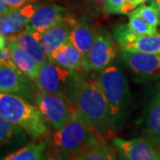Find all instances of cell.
Wrapping results in <instances>:
<instances>
[{
  "mask_svg": "<svg viewBox=\"0 0 160 160\" xmlns=\"http://www.w3.org/2000/svg\"><path fill=\"white\" fill-rule=\"evenodd\" d=\"M39 37L40 35L25 29L22 32L7 38L16 43L22 50L28 52L31 57L42 65L48 60V57L40 44Z\"/></svg>",
  "mask_w": 160,
  "mask_h": 160,
  "instance_id": "cell-19",
  "label": "cell"
},
{
  "mask_svg": "<svg viewBox=\"0 0 160 160\" xmlns=\"http://www.w3.org/2000/svg\"><path fill=\"white\" fill-rule=\"evenodd\" d=\"M38 90L34 81L30 80L15 67L0 66V92L14 94L26 100L34 99Z\"/></svg>",
  "mask_w": 160,
  "mask_h": 160,
  "instance_id": "cell-8",
  "label": "cell"
},
{
  "mask_svg": "<svg viewBox=\"0 0 160 160\" xmlns=\"http://www.w3.org/2000/svg\"><path fill=\"white\" fill-rule=\"evenodd\" d=\"M96 81L108 102L112 120L117 128L126 113L130 95L126 75L119 65L110 64L100 72Z\"/></svg>",
  "mask_w": 160,
  "mask_h": 160,
  "instance_id": "cell-4",
  "label": "cell"
},
{
  "mask_svg": "<svg viewBox=\"0 0 160 160\" xmlns=\"http://www.w3.org/2000/svg\"><path fill=\"white\" fill-rule=\"evenodd\" d=\"M2 1L6 2L12 9H17L26 5L35 3V0H2Z\"/></svg>",
  "mask_w": 160,
  "mask_h": 160,
  "instance_id": "cell-28",
  "label": "cell"
},
{
  "mask_svg": "<svg viewBox=\"0 0 160 160\" xmlns=\"http://www.w3.org/2000/svg\"><path fill=\"white\" fill-rule=\"evenodd\" d=\"M121 58L140 81L160 79V54L122 52Z\"/></svg>",
  "mask_w": 160,
  "mask_h": 160,
  "instance_id": "cell-9",
  "label": "cell"
},
{
  "mask_svg": "<svg viewBox=\"0 0 160 160\" xmlns=\"http://www.w3.org/2000/svg\"><path fill=\"white\" fill-rule=\"evenodd\" d=\"M141 6L140 0H108L102 10L107 14H126Z\"/></svg>",
  "mask_w": 160,
  "mask_h": 160,
  "instance_id": "cell-22",
  "label": "cell"
},
{
  "mask_svg": "<svg viewBox=\"0 0 160 160\" xmlns=\"http://www.w3.org/2000/svg\"><path fill=\"white\" fill-rule=\"evenodd\" d=\"M91 2H92L93 4H95V5H98V6H103L107 3V1L108 0H90Z\"/></svg>",
  "mask_w": 160,
  "mask_h": 160,
  "instance_id": "cell-31",
  "label": "cell"
},
{
  "mask_svg": "<svg viewBox=\"0 0 160 160\" xmlns=\"http://www.w3.org/2000/svg\"><path fill=\"white\" fill-rule=\"evenodd\" d=\"M74 75V71L61 68L48 59L41 66L36 85L41 91L67 96Z\"/></svg>",
  "mask_w": 160,
  "mask_h": 160,
  "instance_id": "cell-6",
  "label": "cell"
},
{
  "mask_svg": "<svg viewBox=\"0 0 160 160\" xmlns=\"http://www.w3.org/2000/svg\"><path fill=\"white\" fill-rule=\"evenodd\" d=\"M0 116L22 127L33 139L41 140L50 135L38 107L21 96L0 92Z\"/></svg>",
  "mask_w": 160,
  "mask_h": 160,
  "instance_id": "cell-2",
  "label": "cell"
},
{
  "mask_svg": "<svg viewBox=\"0 0 160 160\" xmlns=\"http://www.w3.org/2000/svg\"><path fill=\"white\" fill-rule=\"evenodd\" d=\"M152 4L154 5L155 7L157 8L158 10V17L160 20V0H153L152 1Z\"/></svg>",
  "mask_w": 160,
  "mask_h": 160,
  "instance_id": "cell-30",
  "label": "cell"
},
{
  "mask_svg": "<svg viewBox=\"0 0 160 160\" xmlns=\"http://www.w3.org/2000/svg\"><path fill=\"white\" fill-rule=\"evenodd\" d=\"M97 32L85 21H78L69 36V42L81 52L85 59V69L87 71V56Z\"/></svg>",
  "mask_w": 160,
  "mask_h": 160,
  "instance_id": "cell-18",
  "label": "cell"
},
{
  "mask_svg": "<svg viewBox=\"0 0 160 160\" xmlns=\"http://www.w3.org/2000/svg\"><path fill=\"white\" fill-rule=\"evenodd\" d=\"M117 56V46L108 34L97 33L87 56V71H102L112 64Z\"/></svg>",
  "mask_w": 160,
  "mask_h": 160,
  "instance_id": "cell-10",
  "label": "cell"
},
{
  "mask_svg": "<svg viewBox=\"0 0 160 160\" xmlns=\"http://www.w3.org/2000/svg\"><path fill=\"white\" fill-rule=\"evenodd\" d=\"M77 22L78 21H76L75 18L69 14L55 26L40 35V44L48 59L53 52L69 42L71 30Z\"/></svg>",
  "mask_w": 160,
  "mask_h": 160,
  "instance_id": "cell-13",
  "label": "cell"
},
{
  "mask_svg": "<svg viewBox=\"0 0 160 160\" xmlns=\"http://www.w3.org/2000/svg\"><path fill=\"white\" fill-rule=\"evenodd\" d=\"M67 97L80 116L102 136L116 129L108 102L96 79L75 72Z\"/></svg>",
  "mask_w": 160,
  "mask_h": 160,
  "instance_id": "cell-1",
  "label": "cell"
},
{
  "mask_svg": "<svg viewBox=\"0 0 160 160\" xmlns=\"http://www.w3.org/2000/svg\"><path fill=\"white\" fill-rule=\"evenodd\" d=\"M12 10V9L6 4V2L0 0V14H1V16H4L7 13H9Z\"/></svg>",
  "mask_w": 160,
  "mask_h": 160,
  "instance_id": "cell-29",
  "label": "cell"
},
{
  "mask_svg": "<svg viewBox=\"0 0 160 160\" xmlns=\"http://www.w3.org/2000/svg\"><path fill=\"white\" fill-rule=\"evenodd\" d=\"M158 160H160V156H159V158H158Z\"/></svg>",
  "mask_w": 160,
  "mask_h": 160,
  "instance_id": "cell-32",
  "label": "cell"
},
{
  "mask_svg": "<svg viewBox=\"0 0 160 160\" xmlns=\"http://www.w3.org/2000/svg\"><path fill=\"white\" fill-rule=\"evenodd\" d=\"M69 10L55 4L38 5L29 20L27 30L41 35L69 15Z\"/></svg>",
  "mask_w": 160,
  "mask_h": 160,
  "instance_id": "cell-12",
  "label": "cell"
},
{
  "mask_svg": "<svg viewBox=\"0 0 160 160\" xmlns=\"http://www.w3.org/2000/svg\"><path fill=\"white\" fill-rule=\"evenodd\" d=\"M132 12L135 14H137L138 16H140L144 22H146L149 26H151L154 29H157L158 26L160 24L158 10L152 3L149 6L143 4Z\"/></svg>",
  "mask_w": 160,
  "mask_h": 160,
  "instance_id": "cell-25",
  "label": "cell"
},
{
  "mask_svg": "<svg viewBox=\"0 0 160 160\" xmlns=\"http://www.w3.org/2000/svg\"><path fill=\"white\" fill-rule=\"evenodd\" d=\"M112 144L125 160H158L160 154L145 137H114Z\"/></svg>",
  "mask_w": 160,
  "mask_h": 160,
  "instance_id": "cell-11",
  "label": "cell"
},
{
  "mask_svg": "<svg viewBox=\"0 0 160 160\" xmlns=\"http://www.w3.org/2000/svg\"><path fill=\"white\" fill-rule=\"evenodd\" d=\"M42 160H77V158L74 156L52 145L49 148H46Z\"/></svg>",
  "mask_w": 160,
  "mask_h": 160,
  "instance_id": "cell-26",
  "label": "cell"
},
{
  "mask_svg": "<svg viewBox=\"0 0 160 160\" xmlns=\"http://www.w3.org/2000/svg\"><path fill=\"white\" fill-rule=\"evenodd\" d=\"M34 101L45 120L56 130L65 126L78 112L72 102L64 94L49 93L38 89Z\"/></svg>",
  "mask_w": 160,
  "mask_h": 160,
  "instance_id": "cell-5",
  "label": "cell"
},
{
  "mask_svg": "<svg viewBox=\"0 0 160 160\" xmlns=\"http://www.w3.org/2000/svg\"><path fill=\"white\" fill-rule=\"evenodd\" d=\"M77 160H118L113 148L106 142H102L86 152L76 157Z\"/></svg>",
  "mask_w": 160,
  "mask_h": 160,
  "instance_id": "cell-21",
  "label": "cell"
},
{
  "mask_svg": "<svg viewBox=\"0 0 160 160\" xmlns=\"http://www.w3.org/2000/svg\"><path fill=\"white\" fill-rule=\"evenodd\" d=\"M113 37L122 52L160 54V33L136 36L129 31L126 25H120L114 30Z\"/></svg>",
  "mask_w": 160,
  "mask_h": 160,
  "instance_id": "cell-7",
  "label": "cell"
},
{
  "mask_svg": "<svg viewBox=\"0 0 160 160\" xmlns=\"http://www.w3.org/2000/svg\"><path fill=\"white\" fill-rule=\"evenodd\" d=\"M23 132L25 131L22 127L12 124L0 116V141L2 145L10 143L19 134L23 133Z\"/></svg>",
  "mask_w": 160,
  "mask_h": 160,
  "instance_id": "cell-24",
  "label": "cell"
},
{
  "mask_svg": "<svg viewBox=\"0 0 160 160\" xmlns=\"http://www.w3.org/2000/svg\"><path fill=\"white\" fill-rule=\"evenodd\" d=\"M129 20L126 24L129 31L136 36H148L157 33V29L149 26L146 22H144L142 18L132 12L128 15Z\"/></svg>",
  "mask_w": 160,
  "mask_h": 160,
  "instance_id": "cell-23",
  "label": "cell"
},
{
  "mask_svg": "<svg viewBox=\"0 0 160 160\" xmlns=\"http://www.w3.org/2000/svg\"><path fill=\"white\" fill-rule=\"evenodd\" d=\"M46 148L44 142H30L9 154L3 160H42Z\"/></svg>",
  "mask_w": 160,
  "mask_h": 160,
  "instance_id": "cell-20",
  "label": "cell"
},
{
  "mask_svg": "<svg viewBox=\"0 0 160 160\" xmlns=\"http://www.w3.org/2000/svg\"><path fill=\"white\" fill-rule=\"evenodd\" d=\"M0 65L8 66V67H15L12 62L11 56V52L7 47V45L3 47H0Z\"/></svg>",
  "mask_w": 160,
  "mask_h": 160,
  "instance_id": "cell-27",
  "label": "cell"
},
{
  "mask_svg": "<svg viewBox=\"0 0 160 160\" xmlns=\"http://www.w3.org/2000/svg\"><path fill=\"white\" fill-rule=\"evenodd\" d=\"M6 45L11 52L12 60L15 68L36 83L39 76L42 65L38 62L34 58L31 57L28 52L22 50L12 40L7 38Z\"/></svg>",
  "mask_w": 160,
  "mask_h": 160,
  "instance_id": "cell-15",
  "label": "cell"
},
{
  "mask_svg": "<svg viewBox=\"0 0 160 160\" xmlns=\"http://www.w3.org/2000/svg\"><path fill=\"white\" fill-rule=\"evenodd\" d=\"M38 6V4L31 3L17 9H12L9 13L1 16L0 35L10 38L25 30Z\"/></svg>",
  "mask_w": 160,
  "mask_h": 160,
  "instance_id": "cell-14",
  "label": "cell"
},
{
  "mask_svg": "<svg viewBox=\"0 0 160 160\" xmlns=\"http://www.w3.org/2000/svg\"><path fill=\"white\" fill-rule=\"evenodd\" d=\"M49 60L61 68L70 71L79 72L81 69L86 71L85 59L69 41L53 52Z\"/></svg>",
  "mask_w": 160,
  "mask_h": 160,
  "instance_id": "cell-16",
  "label": "cell"
},
{
  "mask_svg": "<svg viewBox=\"0 0 160 160\" xmlns=\"http://www.w3.org/2000/svg\"><path fill=\"white\" fill-rule=\"evenodd\" d=\"M102 142L103 136L80 116L78 111L52 136V145L74 157L86 152Z\"/></svg>",
  "mask_w": 160,
  "mask_h": 160,
  "instance_id": "cell-3",
  "label": "cell"
},
{
  "mask_svg": "<svg viewBox=\"0 0 160 160\" xmlns=\"http://www.w3.org/2000/svg\"><path fill=\"white\" fill-rule=\"evenodd\" d=\"M144 125L146 133L144 137L152 143L160 154V90L146 109Z\"/></svg>",
  "mask_w": 160,
  "mask_h": 160,
  "instance_id": "cell-17",
  "label": "cell"
}]
</instances>
